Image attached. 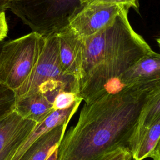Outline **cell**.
I'll return each instance as SVG.
<instances>
[{
	"label": "cell",
	"mask_w": 160,
	"mask_h": 160,
	"mask_svg": "<svg viewBox=\"0 0 160 160\" xmlns=\"http://www.w3.org/2000/svg\"><path fill=\"white\" fill-rule=\"evenodd\" d=\"M160 82L136 84L84 103L76 124L64 133L57 160H96L119 147L129 148L142 106Z\"/></svg>",
	"instance_id": "obj_1"
},
{
	"label": "cell",
	"mask_w": 160,
	"mask_h": 160,
	"mask_svg": "<svg viewBox=\"0 0 160 160\" xmlns=\"http://www.w3.org/2000/svg\"><path fill=\"white\" fill-rule=\"evenodd\" d=\"M82 8L81 0H11L9 7L32 32L44 37L67 26Z\"/></svg>",
	"instance_id": "obj_2"
},
{
	"label": "cell",
	"mask_w": 160,
	"mask_h": 160,
	"mask_svg": "<svg viewBox=\"0 0 160 160\" xmlns=\"http://www.w3.org/2000/svg\"><path fill=\"white\" fill-rule=\"evenodd\" d=\"M45 41L31 32L5 41L0 51V84L15 93L33 71Z\"/></svg>",
	"instance_id": "obj_3"
},
{
	"label": "cell",
	"mask_w": 160,
	"mask_h": 160,
	"mask_svg": "<svg viewBox=\"0 0 160 160\" xmlns=\"http://www.w3.org/2000/svg\"><path fill=\"white\" fill-rule=\"evenodd\" d=\"M128 11L129 9L123 8L111 25L91 37L83 39L81 78L104 59L145 41L132 28L128 19Z\"/></svg>",
	"instance_id": "obj_4"
},
{
	"label": "cell",
	"mask_w": 160,
	"mask_h": 160,
	"mask_svg": "<svg viewBox=\"0 0 160 160\" xmlns=\"http://www.w3.org/2000/svg\"><path fill=\"white\" fill-rule=\"evenodd\" d=\"M50 81L62 82L79 94L78 82L65 76L62 72L59 55L58 40L56 34L46 37L44 46L33 71L14 93L16 101L37 92L42 84Z\"/></svg>",
	"instance_id": "obj_5"
},
{
	"label": "cell",
	"mask_w": 160,
	"mask_h": 160,
	"mask_svg": "<svg viewBox=\"0 0 160 160\" xmlns=\"http://www.w3.org/2000/svg\"><path fill=\"white\" fill-rule=\"evenodd\" d=\"M124 8L104 4L88 5L69 20L68 26L79 37L86 39L111 25Z\"/></svg>",
	"instance_id": "obj_6"
},
{
	"label": "cell",
	"mask_w": 160,
	"mask_h": 160,
	"mask_svg": "<svg viewBox=\"0 0 160 160\" xmlns=\"http://www.w3.org/2000/svg\"><path fill=\"white\" fill-rule=\"evenodd\" d=\"M56 34L62 72L65 76L76 79L79 84L83 61V39L74 33L68 25Z\"/></svg>",
	"instance_id": "obj_7"
},
{
	"label": "cell",
	"mask_w": 160,
	"mask_h": 160,
	"mask_svg": "<svg viewBox=\"0 0 160 160\" xmlns=\"http://www.w3.org/2000/svg\"><path fill=\"white\" fill-rule=\"evenodd\" d=\"M61 90L37 92L16 101L14 109L23 118L39 124L52 111V101Z\"/></svg>",
	"instance_id": "obj_8"
},
{
	"label": "cell",
	"mask_w": 160,
	"mask_h": 160,
	"mask_svg": "<svg viewBox=\"0 0 160 160\" xmlns=\"http://www.w3.org/2000/svg\"><path fill=\"white\" fill-rule=\"evenodd\" d=\"M160 81V54L154 52L144 56L120 79L121 89L126 86Z\"/></svg>",
	"instance_id": "obj_9"
},
{
	"label": "cell",
	"mask_w": 160,
	"mask_h": 160,
	"mask_svg": "<svg viewBox=\"0 0 160 160\" xmlns=\"http://www.w3.org/2000/svg\"><path fill=\"white\" fill-rule=\"evenodd\" d=\"M68 123V121L65 122L42 134L31 146L21 160H46L58 147Z\"/></svg>",
	"instance_id": "obj_10"
},
{
	"label": "cell",
	"mask_w": 160,
	"mask_h": 160,
	"mask_svg": "<svg viewBox=\"0 0 160 160\" xmlns=\"http://www.w3.org/2000/svg\"><path fill=\"white\" fill-rule=\"evenodd\" d=\"M159 119H160V85L149 92L141 108L129 139V149L136 143L142 132Z\"/></svg>",
	"instance_id": "obj_11"
},
{
	"label": "cell",
	"mask_w": 160,
	"mask_h": 160,
	"mask_svg": "<svg viewBox=\"0 0 160 160\" xmlns=\"http://www.w3.org/2000/svg\"><path fill=\"white\" fill-rule=\"evenodd\" d=\"M160 139V119L146 129L129 151L132 160H144L151 158Z\"/></svg>",
	"instance_id": "obj_12"
},
{
	"label": "cell",
	"mask_w": 160,
	"mask_h": 160,
	"mask_svg": "<svg viewBox=\"0 0 160 160\" xmlns=\"http://www.w3.org/2000/svg\"><path fill=\"white\" fill-rule=\"evenodd\" d=\"M82 101L78 94L70 91L61 90L56 95L52 101V110L66 109Z\"/></svg>",
	"instance_id": "obj_13"
},
{
	"label": "cell",
	"mask_w": 160,
	"mask_h": 160,
	"mask_svg": "<svg viewBox=\"0 0 160 160\" xmlns=\"http://www.w3.org/2000/svg\"><path fill=\"white\" fill-rule=\"evenodd\" d=\"M15 102L14 92L0 84V119L14 109Z\"/></svg>",
	"instance_id": "obj_14"
},
{
	"label": "cell",
	"mask_w": 160,
	"mask_h": 160,
	"mask_svg": "<svg viewBox=\"0 0 160 160\" xmlns=\"http://www.w3.org/2000/svg\"><path fill=\"white\" fill-rule=\"evenodd\" d=\"M94 4H104L110 5H118L128 9L133 8L136 11H139L138 0H81L82 8Z\"/></svg>",
	"instance_id": "obj_15"
},
{
	"label": "cell",
	"mask_w": 160,
	"mask_h": 160,
	"mask_svg": "<svg viewBox=\"0 0 160 160\" xmlns=\"http://www.w3.org/2000/svg\"><path fill=\"white\" fill-rule=\"evenodd\" d=\"M96 160H132V156L128 148L119 146L106 152Z\"/></svg>",
	"instance_id": "obj_16"
},
{
	"label": "cell",
	"mask_w": 160,
	"mask_h": 160,
	"mask_svg": "<svg viewBox=\"0 0 160 160\" xmlns=\"http://www.w3.org/2000/svg\"><path fill=\"white\" fill-rule=\"evenodd\" d=\"M8 32V26L5 12L0 13V41H4Z\"/></svg>",
	"instance_id": "obj_17"
},
{
	"label": "cell",
	"mask_w": 160,
	"mask_h": 160,
	"mask_svg": "<svg viewBox=\"0 0 160 160\" xmlns=\"http://www.w3.org/2000/svg\"><path fill=\"white\" fill-rule=\"evenodd\" d=\"M151 158L153 160H160V139L154 149Z\"/></svg>",
	"instance_id": "obj_18"
},
{
	"label": "cell",
	"mask_w": 160,
	"mask_h": 160,
	"mask_svg": "<svg viewBox=\"0 0 160 160\" xmlns=\"http://www.w3.org/2000/svg\"><path fill=\"white\" fill-rule=\"evenodd\" d=\"M11 0H0V13L5 12L9 9Z\"/></svg>",
	"instance_id": "obj_19"
},
{
	"label": "cell",
	"mask_w": 160,
	"mask_h": 160,
	"mask_svg": "<svg viewBox=\"0 0 160 160\" xmlns=\"http://www.w3.org/2000/svg\"><path fill=\"white\" fill-rule=\"evenodd\" d=\"M58 151V147L54 149V151L51 154V155L48 157V158L46 160H57Z\"/></svg>",
	"instance_id": "obj_20"
},
{
	"label": "cell",
	"mask_w": 160,
	"mask_h": 160,
	"mask_svg": "<svg viewBox=\"0 0 160 160\" xmlns=\"http://www.w3.org/2000/svg\"><path fill=\"white\" fill-rule=\"evenodd\" d=\"M4 42H5V41H0V51H1V48H2V46H3V44H4Z\"/></svg>",
	"instance_id": "obj_21"
},
{
	"label": "cell",
	"mask_w": 160,
	"mask_h": 160,
	"mask_svg": "<svg viewBox=\"0 0 160 160\" xmlns=\"http://www.w3.org/2000/svg\"><path fill=\"white\" fill-rule=\"evenodd\" d=\"M156 41H157V42H158V44L159 45V49H160V37L158 39H157Z\"/></svg>",
	"instance_id": "obj_22"
}]
</instances>
